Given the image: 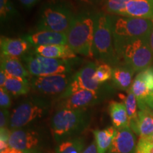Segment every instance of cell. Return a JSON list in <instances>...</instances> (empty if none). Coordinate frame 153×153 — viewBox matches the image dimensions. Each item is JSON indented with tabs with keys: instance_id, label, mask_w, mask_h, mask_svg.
Instances as JSON below:
<instances>
[{
	"instance_id": "4316f807",
	"label": "cell",
	"mask_w": 153,
	"mask_h": 153,
	"mask_svg": "<svg viewBox=\"0 0 153 153\" xmlns=\"http://www.w3.org/2000/svg\"><path fill=\"white\" fill-rule=\"evenodd\" d=\"M130 0H105L104 9L107 14L121 16L126 5Z\"/></svg>"
},
{
	"instance_id": "3957f363",
	"label": "cell",
	"mask_w": 153,
	"mask_h": 153,
	"mask_svg": "<svg viewBox=\"0 0 153 153\" xmlns=\"http://www.w3.org/2000/svg\"><path fill=\"white\" fill-rule=\"evenodd\" d=\"M76 15L71 5L62 0H51L42 6L37 30H51L67 33Z\"/></svg>"
},
{
	"instance_id": "ffe728a7",
	"label": "cell",
	"mask_w": 153,
	"mask_h": 153,
	"mask_svg": "<svg viewBox=\"0 0 153 153\" xmlns=\"http://www.w3.org/2000/svg\"><path fill=\"white\" fill-rule=\"evenodd\" d=\"M1 69L4 70L9 75L19 78L28 79L30 73L19 57L1 55Z\"/></svg>"
},
{
	"instance_id": "4dcf8cb0",
	"label": "cell",
	"mask_w": 153,
	"mask_h": 153,
	"mask_svg": "<svg viewBox=\"0 0 153 153\" xmlns=\"http://www.w3.org/2000/svg\"><path fill=\"white\" fill-rule=\"evenodd\" d=\"M139 110H145L153 116V94L142 101H137Z\"/></svg>"
},
{
	"instance_id": "8fae6325",
	"label": "cell",
	"mask_w": 153,
	"mask_h": 153,
	"mask_svg": "<svg viewBox=\"0 0 153 153\" xmlns=\"http://www.w3.org/2000/svg\"><path fill=\"white\" fill-rule=\"evenodd\" d=\"M43 135L37 130L22 128L11 131L9 147L25 153L43 152Z\"/></svg>"
},
{
	"instance_id": "83f0119b",
	"label": "cell",
	"mask_w": 153,
	"mask_h": 153,
	"mask_svg": "<svg viewBox=\"0 0 153 153\" xmlns=\"http://www.w3.org/2000/svg\"><path fill=\"white\" fill-rule=\"evenodd\" d=\"M113 68L109 65L101 62L97 65L95 72V79L101 85H104L112 78Z\"/></svg>"
},
{
	"instance_id": "52a82bcc",
	"label": "cell",
	"mask_w": 153,
	"mask_h": 153,
	"mask_svg": "<svg viewBox=\"0 0 153 153\" xmlns=\"http://www.w3.org/2000/svg\"><path fill=\"white\" fill-rule=\"evenodd\" d=\"M51 108L48 99L31 97L21 102L11 114L9 128L11 131L26 127L47 116Z\"/></svg>"
},
{
	"instance_id": "f1b7e54d",
	"label": "cell",
	"mask_w": 153,
	"mask_h": 153,
	"mask_svg": "<svg viewBox=\"0 0 153 153\" xmlns=\"http://www.w3.org/2000/svg\"><path fill=\"white\" fill-rule=\"evenodd\" d=\"M16 11L10 0H0V17L1 21L7 20L16 15Z\"/></svg>"
},
{
	"instance_id": "7c38bea8",
	"label": "cell",
	"mask_w": 153,
	"mask_h": 153,
	"mask_svg": "<svg viewBox=\"0 0 153 153\" xmlns=\"http://www.w3.org/2000/svg\"><path fill=\"white\" fill-rule=\"evenodd\" d=\"M74 74H55L45 76H33L28 78L31 89L45 96L58 97L65 91L71 82Z\"/></svg>"
},
{
	"instance_id": "9a60e30c",
	"label": "cell",
	"mask_w": 153,
	"mask_h": 153,
	"mask_svg": "<svg viewBox=\"0 0 153 153\" xmlns=\"http://www.w3.org/2000/svg\"><path fill=\"white\" fill-rule=\"evenodd\" d=\"M34 47L52 45H67V35L51 30H36L24 38Z\"/></svg>"
},
{
	"instance_id": "5bb4252c",
	"label": "cell",
	"mask_w": 153,
	"mask_h": 153,
	"mask_svg": "<svg viewBox=\"0 0 153 153\" xmlns=\"http://www.w3.org/2000/svg\"><path fill=\"white\" fill-rule=\"evenodd\" d=\"M136 97L137 101H142L153 94V67L138 72L130 89Z\"/></svg>"
},
{
	"instance_id": "d4e9b609",
	"label": "cell",
	"mask_w": 153,
	"mask_h": 153,
	"mask_svg": "<svg viewBox=\"0 0 153 153\" xmlns=\"http://www.w3.org/2000/svg\"><path fill=\"white\" fill-rule=\"evenodd\" d=\"M153 133V116L145 110L138 111V119L135 133L140 137H146Z\"/></svg>"
},
{
	"instance_id": "d6986e66",
	"label": "cell",
	"mask_w": 153,
	"mask_h": 153,
	"mask_svg": "<svg viewBox=\"0 0 153 153\" xmlns=\"http://www.w3.org/2000/svg\"><path fill=\"white\" fill-rule=\"evenodd\" d=\"M134 73L131 68L124 65L113 68L111 79L115 87L122 91H128L133 84Z\"/></svg>"
},
{
	"instance_id": "8d00e7d4",
	"label": "cell",
	"mask_w": 153,
	"mask_h": 153,
	"mask_svg": "<svg viewBox=\"0 0 153 153\" xmlns=\"http://www.w3.org/2000/svg\"><path fill=\"white\" fill-rule=\"evenodd\" d=\"M149 43H150L151 51H152V53L153 55V28H152V31H151L150 37H149Z\"/></svg>"
},
{
	"instance_id": "1f68e13d",
	"label": "cell",
	"mask_w": 153,
	"mask_h": 153,
	"mask_svg": "<svg viewBox=\"0 0 153 153\" xmlns=\"http://www.w3.org/2000/svg\"><path fill=\"white\" fill-rule=\"evenodd\" d=\"M11 106V94L4 88H0V106L1 109H9Z\"/></svg>"
},
{
	"instance_id": "44dd1931",
	"label": "cell",
	"mask_w": 153,
	"mask_h": 153,
	"mask_svg": "<svg viewBox=\"0 0 153 153\" xmlns=\"http://www.w3.org/2000/svg\"><path fill=\"white\" fill-rule=\"evenodd\" d=\"M108 113L113 126L115 129H120L129 126V119L123 102L112 101L108 105Z\"/></svg>"
},
{
	"instance_id": "f35d334b",
	"label": "cell",
	"mask_w": 153,
	"mask_h": 153,
	"mask_svg": "<svg viewBox=\"0 0 153 153\" xmlns=\"http://www.w3.org/2000/svg\"><path fill=\"white\" fill-rule=\"evenodd\" d=\"M89 2H98V1H100L101 0H88Z\"/></svg>"
},
{
	"instance_id": "d6a6232c",
	"label": "cell",
	"mask_w": 153,
	"mask_h": 153,
	"mask_svg": "<svg viewBox=\"0 0 153 153\" xmlns=\"http://www.w3.org/2000/svg\"><path fill=\"white\" fill-rule=\"evenodd\" d=\"M11 114L9 109H1L0 111V128H9V121H10Z\"/></svg>"
},
{
	"instance_id": "d590c367",
	"label": "cell",
	"mask_w": 153,
	"mask_h": 153,
	"mask_svg": "<svg viewBox=\"0 0 153 153\" xmlns=\"http://www.w3.org/2000/svg\"><path fill=\"white\" fill-rule=\"evenodd\" d=\"M39 1L40 0H20L21 3L27 8L32 7Z\"/></svg>"
},
{
	"instance_id": "4fadbf2b",
	"label": "cell",
	"mask_w": 153,
	"mask_h": 153,
	"mask_svg": "<svg viewBox=\"0 0 153 153\" xmlns=\"http://www.w3.org/2000/svg\"><path fill=\"white\" fill-rule=\"evenodd\" d=\"M130 126L116 129L108 153H135L136 137Z\"/></svg>"
},
{
	"instance_id": "e575fe53",
	"label": "cell",
	"mask_w": 153,
	"mask_h": 153,
	"mask_svg": "<svg viewBox=\"0 0 153 153\" xmlns=\"http://www.w3.org/2000/svg\"><path fill=\"white\" fill-rule=\"evenodd\" d=\"M82 153H98L97 152V148L95 141H94L89 146L87 147Z\"/></svg>"
},
{
	"instance_id": "7a4b0ae2",
	"label": "cell",
	"mask_w": 153,
	"mask_h": 153,
	"mask_svg": "<svg viewBox=\"0 0 153 153\" xmlns=\"http://www.w3.org/2000/svg\"><path fill=\"white\" fill-rule=\"evenodd\" d=\"M113 23L112 15L104 12L94 14L93 54L97 60L116 68L120 63L114 47Z\"/></svg>"
},
{
	"instance_id": "ac0fdd59",
	"label": "cell",
	"mask_w": 153,
	"mask_h": 153,
	"mask_svg": "<svg viewBox=\"0 0 153 153\" xmlns=\"http://www.w3.org/2000/svg\"><path fill=\"white\" fill-rule=\"evenodd\" d=\"M33 53L45 57L60 60H69L77 57L76 53L68 45H52L35 47Z\"/></svg>"
},
{
	"instance_id": "5b68a950",
	"label": "cell",
	"mask_w": 153,
	"mask_h": 153,
	"mask_svg": "<svg viewBox=\"0 0 153 153\" xmlns=\"http://www.w3.org/2000/svg\"><path fill=\"white\" fill-rule=\"evenodd\" d=\"M94 14L82 13L76 15L73 24L66 33L67 45L76 54L92 58Z\"/></svg>"
},
{
	"instance_id": "cb8c5ba5",
	"label": "cell",
	"mask_w": 153,
	"mask_h": 153,
	"mask_svg": "<svg viewBox=\"0 0 153 153\" xmlns=\"http://www.w3.org/2000/svg\"><path fill=\"white\" fill-rule=\"evenodd\" d=\"M120 97L123 100L125 104L128 116L129 119V126L134 133L136 131L137 119H138V111L137 102L135 96L130 90L127 91V95L120 94Z\"/></svg>"
},
{
	"instance_id": "6da1fadb",
	"label": "cell",
	"mask_w": 153,
	"mask_h": 153,
	"mask_svg": "<svg viewBox=\"0 0 153 153\" xmlns=\"http://www.w3.org/2000/svg\"><path fill=\"white\" fill-rule=\"evenodd\" d=\"M91 113L86 108H60L51 120V133L58 144L66 140L78 137L89 127Z\"/></svg>"
},
{
	"instance_id": "603a6c76",
	"label": "cell",
	"mask_w": 153,
	"mask_h": 153,
	"mask_svg": "<svg viewBox=\"0 0 153 153\" xmlns=\"http://www.w3.org/2000/svg\"><path fill=\"white\" fill-rule=\"evenodd\" d=\"M3 88L10 94L14 97H19V96L27 94L31 89V87L28 79L15 77L9 75L8 79Z\"/></svg>"
},
{
	"instance_id": "836d02e7",
	"label": "cell",
	"mask_w": 153,
	"mask_h": 153,
	"mask_svg": "<svg viewBox=\"0 0 153 153\" xmlns=\"http://www.w3.org/2000/svg\"><path fill=\"white\" fill-rule=\"evenodd\" d=\"M8 74L2 69H1V70H0V87H1V88L4 87L6 82L8 79Z\"/></svg>"
},
{
	"instance_id": "484cf974",
	"label": "cell",
	"mask_w": 153,
	"mask_h": 153,
	"mask_svg": "<svg viewBox=\"0 0 153 153\" xmlns=\"http://www.w3.org/2000/svg\"><path fill=\"white\" fill-rule=\"evenodd\" d=\"M85 143L81 137H76L58 143L55 153H82Z\"/></svg>"
},
{
	"instance_id": "9c48e42d",
	"label": "cell",
	"mask_w": 153,
	"mask_h": 153,
	"mask_svg": "<svg viewBox=\"0 0 153 153\" xmlns=\"http://www.w3.org/2000/svg\"><path fill=\"white\" fill-rule=\"evenodd\" d=\"M112 88L104 85L102 89L98 91H91L83 89L75 92L68 98L60 99L57 104V109L68 108V109H78L86 108L88 106H93L100 103L106 99L107 96L111 94Z\"/></svg>"
},
{
	"instance_id": "7402d4cb",
	"label": "cell",
	"mask_w": 153,
	"mask_h": 153,
	"mask_svg": "<svg viewBox=\"0 0 153 153\" xmlns=\"http://www.w3.org/2000/svg\"><path fill=\"white\" fill-rule=\"evenodd\" d=\"M115 132H116V129L114 126H111L103 130L93 131L97 152L106 153L108 152L112 144Z\"/></svg>"
},
{
	"instance_id": "30bf717a",
	"label": "cell",
	"mask_w": 153,
	"mask_h": 153,
	"mask_svg": "<svg viewBox=\"0 0 153 153\" xmlns=\"http://www.w3.org/2000/svg\"><path fill=\"white\" fill-rule=\"evenodd\" d=\"M97 64L93 62H88L85 66L76 72L72 76L70 85L65 91L58 97L60 100L68 98L76 91L87 89V90L98 91L102 89L105 84L101 85L95 79V72Z\"/></svg>"
},
{
	"instance_id": "ba28073f",
	"label": "cell",
	"mask_w": 153,
	"mask_h": 153,
	"mask_svg": "<svg viewBox=\"0 0 153 153\" xmlns=\"http://www.w3.org/2000/svg\"><path fill=\"white\" fill-rule=\"evenodd\" d=\"M152 28L153 22L148 19L114 16V44L134 38H149Z\"/></svg>"
},
{
	"instance_id": "2e32d148",
	"label": "cell",
	"mask_w": 153,
	"mask_h": 153,
	"mask_svg": "<svg viewBox=\"0 0 153 153\" xmlns=\"http://www.w3.org/2000/svg\"><path fill=\"white\" fill-rule=\"evenodd\" d=\"M120 16L148 19L153 22V0H130Z\"/></svg>"
},
{
	"instance_id": "277c9868",
	"label": "cell",
	"mask_w": 153,
	"mask_h": 153,
	"mask_svg": "<svg viewBox=\"0 0 153 153\" xmlns=\"http://www.w3.org/2000/svg\"><path fill=\"white\" fill-rule=\"evenodd\" d=\"M115 50L121 65L128 66L135 72L150 68L153 62L149 38H134L114 44Z\"/></svg>"
},
{
	"instance_id": "ab89813d",
	"label": "cell",
	"mask_w": 153,
	"mask_h": 153,
	"mask_svg": "<svg viewBox=\"0 0 153 153\" xmlns=\"http://www.w3.org/2000/svg\"><path fill=\"white\" fill-rule=\"evenodd\" d=\"M77 1H82V2H85V3H89V1L88 0H77Z\"/></svg>"
},
{
	"instance_id": "74e56055",
	"label": "cell",
	"mask_w": 153,
	"mask_h": 153,
	"mask_svg": "<svg viewBox=\"0 0 153 153\" xmlns=\"http://www.w3.org/2000/svg\"><path fill=\"white\" fill-rule=\"evenodd\" d=\"M145 138H147V139H148V140H152L153 141V133L151 134L150 135H149L148 137H145Z\"/></svg>"
},
{
	"instance_id": "f546056e",
	"label": "cell",
	"mask_w": 153,
	"mask_h": 153,
	"mask_svg": "<svg viewBox=\"0 0 153 153\" xmlns=\"http://www.w3.org/2000/svg\"><path fill=\"white\" fill-rule=\"evenodd\" d=\"M135 153H153V141L145 137H140Z\"/></svg>"
},
{
	"instance_id": "e0dca14e",
	"label": "cell",
	"mask_w": 153,
	"mask_h": 153,
	"mask_svg": "<svg viewBox=\"0 0 153 153\" xmlns=\"http://www.w3.org/2000/svg\"><path fill=\"white\" fill-rule=\"evenodd\" d=\"M30 45L24 38L16 39L1 36L0 40L1 55L15 57H22L28 51Z\"/></svg>"
},
{
	"instance_id": "8992f818",
	"label": "cell",
	"mask_w": 153,
	"mask_h": 153,
	"mask_svg": "<svg viewBox=\"0 0 153 153\" xmlns=\"http://www.w3.org/2000/svg\"><path fill=\"white\" fill-rule=\"evenodd\" d=\"M22 57L26 68L33 76L73 73L74 68L81 60L78 57L69 60L48 58L36 55L33 52L26 53Z\"/></svg>"
}]
</instances>
